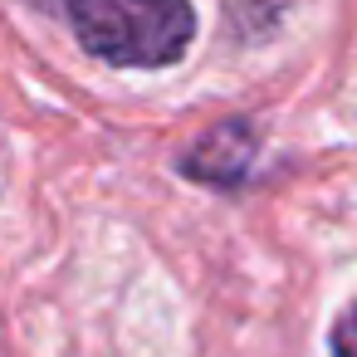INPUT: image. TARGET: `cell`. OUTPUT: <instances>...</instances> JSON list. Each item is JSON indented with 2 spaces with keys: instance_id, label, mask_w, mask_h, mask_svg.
I'll use <instances>...</instances> for the list:
<instances>
[{
  "instance_id": "2",
  "label": "cell",
  "mask_w": 357,
  "mask_h": 357,
  "mask_svg": "<svg viewBox=\"0 0 357 357\" xmlns=\"http://www.w3.org/2000/svg\"><path fill=\"white\" fill-rule=\"evenodd\" d=\"M250 162H255V132L245 123H220L186 152L181 172L196 181H211V186H240Z\"/></svg>"
},
{
  "instance_id": "3",
  "label": "cell",
  "mask_w": 357,
  "mask_h": 357,
  "mask_svg": "<svg viewBox=\"0 0 357 357\" xmlns=\"http://www.w3.org/2000/svg\"><path fill=\"white\" fill-rule=\"evenodd\" d=\"M328 357H357V303H347L328 333Z\"/></svg>"
},
{
  "instance_id": "1",
  "label": "cell",
  "mask_w": 357,
  "mask_h": 357,
  "mask_svg": "<svg viewBox=\"0 0 357 357\" xmlns=\"http://www.w3.org/2000/svg\"><path fill=\"white\" fill-rule=\"evenodd\" d=\"M89 54L128 69H167L196 35L191 0H69Z\"/></svg>"
}]
</instances>
